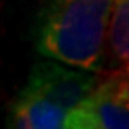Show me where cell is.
Returning a JSON list of instances; mask_svg holds the SVG:
<instances>
[{"mask_svg":"<svg viewBox=\"0 0 129 129\" xmlns=\"http://www.w3.org/2000/svg\"><path fill=\"white\" fill-rule=\"evenodd\" d=\"M114 2L54 0L37 27L39 54L84 71L101 72Z\"/></svg>","mask_w":129,"mask_h":129,"instance_id":"obj_1","label":"cell"},{"mask_svg":"<svg viewBox=\"0 0 129 129\" xmlns=\"http://www.w3.org/2000/svg\"><path fill=\"white\" fill-rule=\"evenodd\" d=\"M97 84L99 77L96 72L47 59L32 67L24 91L44 97L71 112L96 89Z\"/></svg>","mask_w":129,"mask_h":129,"instance_id":"obj_2","label":"cell"},{"mask_svg":"<svg viewBox=\"0 0 129 129\" xmlns=\"http://www.w3.org/2000/svg\"><path fill=\"white\" fill-rule=\"evenodd\" d=\"M66 129H129V79L117 76L99 82L67 114Z\"/></svg>","mask_w":129,"mask_h":129,"instance_id":"obj_3","label":"cell"},{"mask_svg":"<svg viewBox=\"0 0 129 129\" xmlns=\"http://www.w3.org/2000/svg\"><path fill=\"white\" fill-rule=\"evenodd\" d=\"M67 114L59 106L22 89L10 106L7 126L17 129H62L66 127Z\"/></svg>","mask_w":129,"mask_h":129,"instance_id":"obj_4","label":"cell"},{"mask_svg":"<svg viewBox=\"0 0 129 129\" xmlns=\"http://www.w3.org/2000/svg\"><path fill=\"white\" fill-rule=\"evenodd\" d=\"M109 45L119 76L129 79V0H116L109 27Z\"/></svg>","mask_w":129,"mask_h":129,"instance_id":"obj_5","label":"cell"}]
</instances>
